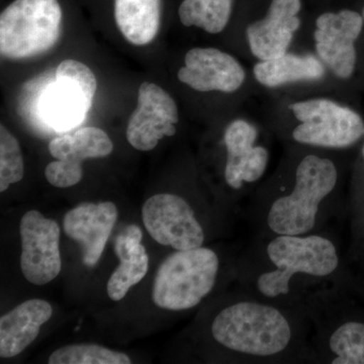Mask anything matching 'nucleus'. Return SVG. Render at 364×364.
<instances>
[{
	"label": "nucleus",
	"instance_id": "obj_26",
	"mask_svg": "<svg viewBox=\"0 0 364 364\" xmlns=\"http://www.w3.org/2000/svg\"><path fill=\"white\" fill-rule=\"evenodd\" d=\"M363 161H364V144L363 147Z\"/></svg>",
	"mask_w": 364,
	"mask_h": 364
},
{
	"label": "nucleus",
	"instance_id": "obj_7",
	"mask_svg": "<svg viewBox=\"0 0 364 364\" xmlns=\"http://www.w3.org/2000/svg\"><path fill=\"white\" fill-rule=\"evenodd\" d=\"M289 109L301 123L291 132V138L299 145L343 149L364 136L361 117L332 100H306L289 105Z\"/></svg>",
	"mask_w": 364,
	"mask_h": 364
},
{
	"label": "nucleus",
	"instance_id": "obj_18",
	"mask_svg": "<svg viewBox=\"0 0 364 364\" xmlns=\"http://www.w3.org/2000/svg\"><path fill=\"white\" fill-rule=\"evenodd\" d=\"M52 306L44 299H30L0 318V356L11 358L35 341L41 327L51 318Z\"/></svg>",
	"mask_w": 364,
	"mask_h": 364
},
{
	"label": "nucleus",
	"instance_id": "obj_23",
	"mask_svg": "<svg viewBox=\"0 0 364 364\" xmlns=\"http://www.w3.org/2000/svg\"><path fill=\"white\" fill-rule=\"evenodd\" d=\"M50 364H130L123 352L111 350L97 344L67 345L53 352Z\"/></svg>",
	"mask_w": 364,
	"mask_h": 364
},
{
	"label": "nucleus",
	"instance_id": "obj_15",
	"mask_svg": "<svg viewBox=\"0 0 364 364\" xmlns=\"http://www.w3.org/2000/svg\"><path fill=\"white\" fill-rule=\"evenodd\" d=\"M179 80L193 90L231 93L241 87L245 71L231 55L215 48H193L186 53Z\"/></svg>",
	"mask_w": 364,
	"mask_h": 364
},
{
	"label": "nucleus",
	"instance_id": "obj_27",
	"mask_svg": "<svg viewBox=\"0 0 364 364\" xmlns=\"http://www.w3.org/2000/svg\"><path fill=\"white\" fill-rule=\"evenodd\" d=\"M363 18H364V11H363Z\"/></svg>",
	"mask_w": 364,
	"mask_h": 364
},
{
	"label": "nucleus",
	"instance_id": "obj_5",
	"mask_svg": "<svg viewBox=\"0 0 364 364\" xmlns=\"http://www.w3.org/2000/svg\"><path fill=\"white\" fill-rule=\"evenodd\" d=\"M58 0H14L0 14V54L18 60L51 50L61 35Z\"/></svg>",
	"mask_w": 364,
	"mask_h": 364
},
{
	"label": "nucleus",
	"instance_id": "obj_21",
	"mask_svg": "<svg viewBox=\"0 0 364 364\" xmlns=\"http://www.w3.org/2000/svg\"><path fill=\"white\" fill-rule=\"evenodd\" d=\"M233 0H183L178 14L182 25L210 33H221L229 23Z\"/></svg>",
	"mask_w": 364,
	"mask_h": 364
},
{
	"label": "nucleus",
	"instance_id": "obj_10",
	"mask_svg": "<svg viewBox=\"0 0 364 364\" xmlns=\"http://www.w3.org/2000/svg\"><path fill=\"white\" fill-rule=\"evenodd\" d=\"M112 150L111 138L95 127L79 128L56 136L49 144V152L57 160L46 167V178L55 188H71L82 179L83 161L109 156Z\"/></svg>",
	"mask_w": 364,
	"mask_h": 364
},
{
	"label": "nucleus",
	"instance_id": "obj_17",
	"mask_svg": "<svg viewBox=\"0 0 364 364\" xmlns=\"http://www.w3.org/2000/svg\"><path fill=\"white\" fill-rule=\"evenodd\" d=\"M301 0H272L267 16L247 28L249 47L261 61L286 54L301 21Z\"/></svg>",
	"mask_w": 364,
	"mask_h": 364
},
{
	"label": "nucleus",
	"instance_id": "obj_20",
	"mask_svg": "<svg viewBox=\"0 0 364 364\" xmlns=\"http://www.w3.org/2000/svg\"><path fill=\"white\" fill-rule=\"evenodd\" d=\"M322 62L315 57L286 54L264 60L254 67V75L261 85L267 87L287 85L296 81L318 80L324 76Z\"/></svg>",
	"mask_w": 364,
	"mask_h": 364
},
{
	"label": "nucleus",
	"instance_id": "obj_4",
	"mask_svg": "<svg viewBox=\"0 0 364 364\" xmlns=\"http://www.w3.org/2000/svg\"><path fill=\"white\" fill-rule=\"evenodd\" d=\"M224 273V259L215 249L176 250L158 268L153 301L172 312L193 310L214 293Z\"/></svg>",
	"mask_w": 364,
	"mask_h": 364
},
{
	"label": "nucleus",
	"instance_id": "obj_8",
	"mask_svg": "<svg viewBox=\"0 0 364 364\" xmlns=\"http://www.w3.org/2000/svg\"><path fill=\"white\" fill-rule=\"evenodd\" d=\"M97 90V77L90 67L76 60H64L42 100L46 121L55 130H72L85 121Z\"/></svg>",
	"mask_w": 364,
	"mask_h": 364
},
{
	"label": "nucleus",
	"instance_id": "obj_24",
	"mask_svg": "<svg viewBox=\"0 0 364 364\" xmlns=\"http://www.w3.org/2000/svg\"><path fill=\"white\" fill-rule=\"evenodd\" d=\"M25 174L20 143L4 124L0 126V191L4 193Z\"/></svg>",
	"mask_w": 364,
	"mask_h": 364
},
{
	"label": "nucleus",
	"instance_id": "obj_13",
	"mask_svg": "<svg viewBox=\"0 0 364 364\" xmlns=\"http://www.w3.org/2000/svg\"><path fill=\"white\" fill-rule=\"evenodd\" d=\"M177 123L178 109L173 98L159 85L143 82L127 127V140L136 150H153L164 136L176 135Z\"/></svg>",
	"mask_w": 364,
	"mask_h": 364
},
{
	"label": "nucleus",
	"instance_id": "obj_2",
	"mask_svg": "<svg viewBox=\"0 0 364 364\" xmlns=\"http://www.w3.org/2000/svg\"><path fill=\"white\" fill-rule=\"evenodd\" d=\"M207 329L213 345L233 363H311L312 326L305 311L299 309L241 291L222 301Z\"/></svg>",
	"mask_w": 364,
	"mask_h": 364
},
{
	"label": "nucleus",
	"instance_id": "obj_6",
	"mask_svg": "<svg viewBox=\"0 0 364 364\" xmlns=\"http://www.w3.org/2000/svg\"><path fill=\"white\" fill-rule=\"evenodd\" d=\"M343 294L306 310L312 326L311 363L364 364V321L347 315Z\"/></svg>",
	"mask_w": 364,
	"mask_h": 364
},
{
	"label": "nucleus",
	"instance_id": "obj_11",
	"mask_svg": "<svg viewBox=\"0 0 364 364\" xmlns=\"http://www.w3.org/2000/svg\"><path fill=\"white\" fill-rule=\"evenodd\" d=\"M60 227L38 210H30L21 218V268L31 284L45 286L61 272Z\"/></svg>",
	"mask_w": 364,
	"mask_h": 364
},
{
	"label": "nucleus",
	"instance_id": "obj_19",
	"mask_svg": "<svg viewBox=\"0 0 364 364\" xmlns=\"http://www.w3.org/2000/svg\"><path fill=\"white\" fill-rule=\"evenodd\" d=\"M160 0H114L117 28L129 43L149 45L160 28Z\"/></svg>",
	"mask_w": 364,
	"mask_h": 364
},
{
	"label": "nucleus",
	"instance_id": "obj_16",
	"mask_svg": "<svg viewBox=\"0 0 364 364\" xmlns=\"http://www.w3.org/2000/svg\"><path fill=\"white\" fill-rule=\"evenodd\" d=\"M117 219V205L112 202L83 203L67 213L64 231L80 244L87 267L97 264L102 257Z\"/></svg>",
	"mask_w": 364,
	"mask_h": 364
},
{
	"label": "nucleus",
	"instance_id": "obj_9",
	"mask_svg": "<svg viewBox=\"0 0 364 364\" xmlns=\"http://www.w3.org/2000/svg\"><path fill=\"white\" fill-rule=\"evenodd\" d=\"M142 217L151 237L174 250L202 247L207 240V225L184 196L176 193L151 196L144 203Z\"/></svg>",
	"mask_w": 364,
	"mask_h": 364
},
{
	"label": "nucleus",
	"instance_id": "obj_14",
	"mask_svg": "<svg viewBox=\"0 0 364 364\" xmlns=\"http://www.w3.org/2000/svg\"><path fill=\"white\" fill-rule=\"evenodd\" d=\"M316 50L321 61L342 79L350 77L356 64L355 41L363 31V20L356 11L327 13L316 21Z\"/></svg>",
	"mask_w": 364,
	"mask_h": 364
},
{
	"label": "nucleus",
	"instance_id": "obj_3",
	"mask_svg": "<svg viewBox=\"0 0 364 364\" xmlns=\"http://www.w3.org/2000/svg\"><path fill=\"white\" fill-rule=\"evenodd\" d=\"M287 177L253 196L246 217L254 234L304 235L330 229L338 210L340 172L331 157L306 153Z\"/></svg>",
	"mask_w": 364,
	"mask_h": 364
},
{
	"label": "nucleus",
	"instance_id": "obj_22",
	"mask_svg": "<svg viewBox=\"0 0 364 364\" xmlns=\"http://www.w3.org/2000/svg\"><path fill=\"white\" fill-rule=\"evenodd\" d=\"M119 265L107 282V294L112 301H121L132 287L147 274L149 257L142 244L131 253L130 258L119 260Z\"/></svg>",
	"mask_w": 364,
	"mask_h": 364
},
{
	"label": "nucleus",
	"instance_id": "obj_12",
	"mask_svg": "<svg viewBox=\"0 0 364 364\" xmlns=\"http://www.w3.org/2000/svg\"><path fill=\"white\" fill-rule=\"evenodd\" d=\"M257 138L255 127L243 119L232 122L225 131L226 162L223 176L234 200L248 193L267 168L269 152L263 146L256 145Z\"/></svg>",
	"mask_w": 364,
	"mask_h": 364
},
{
	"label": "nucleus",
	"instance_id": "obj_25",
	"mask_svg": "<svg viewBox=\"0 0 364 364\" xmlns=\"http://www.w3.org/2000/svg\"><path fill=\"white\" fill-rule=\"evenodd\" d=\"M143 233L136 225H130L126 228L123 233L117 237L114 244V252L119 260L130 258L131 253L142 242Z\"/></svg>",
	"mask_w": 364,
	"mask_h": 364
},
{
	"label": "nucleus",
	"instance_id": "obj_1",
	"mask_svg": "<svg viewBox=\"0 0 364 364\" xmlns=\"http://www.w3.org/2000/svg\"><path fill=\"white\" fill-rule=\"evenodd\" d=\"M343 261L331 229L254 237L237 258L241 291L275 305L305 311L344 291Z\"/></svg>",
	"mask_w": 364,
	"mask_h": 364
}]
</instances>
